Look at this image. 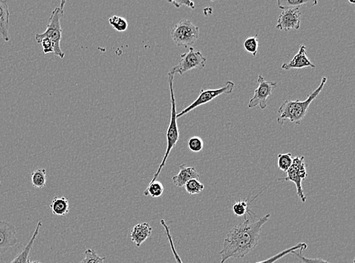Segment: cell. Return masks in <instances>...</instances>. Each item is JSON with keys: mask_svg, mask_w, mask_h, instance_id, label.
Wrapping results in <instances>:
<instances>
[{"mask_svg": "<svg viewBox=\"0 0 355 263\" xmlns=\"http://www.w3.org/2000/svg\"><path fill=\"white\" fill-rule=\"evenodd\" d=\"M270 214H267L256 221L245 219L243 222L230 229L224 239L220 251L221 263L228 259L243 258L256 248L261 238V229L269 221Z\"/></svg>", "mask_w": 355, "mask_h": 263, "instance_id": "1", "label": "cell"}, {"mask_svg": "<svg viewBox=\"0 0 355 263\" xmlns=\"http://www.w3.org/2000/svg\"><path fill=\"white\" fill-rule=\"evenodd\" d=\"M327 81V78L326 77L322 78L319 87L309 94L305 101L296 100L294 101H286L282 103L278 109V113L279 114V116L277 118L278 124L279 125H283L286 121H289L298 125L301 124L302 120L307 115L309 106L322 91Z\"/></svg>", "mask_w": 355, "mask_h": 263, "instance_id": "2", "label": "cell"}, {"mask_svg": "<svg viewBox=\"0 0 355 263\" xmlns=\"http://www.w3.org/2000/svg\"><path fill=\"white\" fill-rule=\"evenodd\" d=\"M173 77H174V75H173V74L169 72L168 84L170 93L171 115H170V123H169L168 127H167V132H166L167 148H166L165 154H164L162 161H161V164H160L159 167H158V171H157L156 173L154 175L153 178H152L150 182H153V181H156L157 178H158L160 173H161V170H162L163 167L165 166L166 161H167V158H168L170 152L176 147V143L179 141L180 132L179 129H178V121H176V120H178V118H176V115H178V113H176V100H175V95L173 87Z\"/></svg>", "mask_w": 355, "mask_h": 263, "instance_id": "3", "label": "cell"}, {"mask_svg": "<svg viewBox=\"0 0 355 263\" xmlns=\"http://www.w3.org/2000/svg\"><path fill=\"white\" fill-rule=\"evenodd\" d=\"M65 3V0H62L60 3V6L52 11L50 18V22L45 32L42 34H37L35 36L36 41L41 38H49L54 45V54L61 58H64V53L61 50V46H60L61 35H62V29H61L60 21L64 14Z\"/></svg>", "mask_w": 355, "mask_h": 263, "instance_id": "4", "label": "cell"}, {"mask_svg": "<svg viewBox=\"0 0 355 263\" xmlns=\"http://www.w3.org/2000/svg\"><path fill=\"white\" fill-rule=\"evenodd\" d=\"M170 35L176 46L187 48L199 39V28L190 20L183 19L173 26Z\"/></svg>", "mask_w": 355, "mask_h": 263, "instance_id": "5", "label": "cell"}, {"mask_svg": "<svg viewBox=\"0 0 355 263\" xmlns=\"http://www.w3.org/2000/svg\"><path fill=\"white\" fill-rule=\"evenodd\" d=\"M206 61L207 59L205 57L203 56L200 51L195 50L193 47H190L187 53L181 55L179 64L173 66L170 69V72L173 75L179 74L182 75L193 69L202 70L205 67Z\"/></svg>", "mask_w": 355, "mask_h": 263, "instance_id": "6", "label": "cell"}, {"mask_svg": "<svg viewBox=\"0 0 355 263\" xmlns=\"http://www.w3.org/2000/svg\"><path fill=\"white\" fill-rule=\"evenodd\" d=\"M306 167L307 166L304 162V156H296L293 158V164L287 172V176L279 179V181H291L294 183L297 189L298 196L300 198L302 203H305L307 201L302 184V180L305 179L307 177Z\"/></svg>", "mask_w": 355, "mask_h": 263, "instance_id": "7", "label": "cell"}, {"mask_svg": "<svg viewBox=\"0 0 355 263\" xmlns=\"http://www.w3.org/2000/svg\"><path fill=\"white\" fill-rule=\"evenodd\" d=\"M234 87V83L233 81H228L227 82H226L225 85L221 87V88L215 89V90H201L200 93H199L197 99L194 102L192 103L190 106H187L184 110L181 111L180 113H178L176 115V118L184 116L186 114L191 112L193 109L199 107V106L204 105V104L210 102V101H213L214 99L221 96V95L230 94L233 92Z\"/></svg>", "mask_w": 355, "mask_h": 263, "instance_id": "8", "label": "cell"}, {"mask_svg": "<svg viewBox=\"0 0 355 263\" xmlns=\"http://www.w3.org/2000/svg\"><path fill=\"white\" fill-rule=\"evenodd\" d=\"M258 88L255 90V94L250 100L248 107L253 109L258 106L261 110H264L267 106V99L277 87L278 84L274 81H266L261 75H258Z\"/></svg>", "mask_w": 355, "mask_h": 263, "instance_id": "9", "label": "cell"}, {"mask_svg": "<svg viewBox=\"0 0 355 263\" xmlns=\"http://www.w3.org/2000/svg\"><path fill=\"white\" fill-rule=\"evenodd\" d=\"M301 15L299 9L282 10L276 22V28L283 31L299 30L301 26Z\"/></svg>", "mask_w": 355, "mask_h": 263, "instance_id": "10", "label": "cell"}, {"mask_svg": "<svg viewBox=\"0 0 355 263\" xmlns=\"http://www.w3.org/2000/svg\"><path fill=\"white\" fill-rule=\"evenodd\" d=\"M18 243L15 226L7 221H0V255L15 247Z\"/></svg>", "mask_w": 355, "mask_h": 263, "instance_id": "11", "label": "cell"}, {"mask_svg": "<svg viewBox=\"0 0 355 263\" xmlns=\"http://www.w3.org/2000/svg\"><path fill=\"white\" fill-rule=\"evenodd\" d=\"M307 67L315 69L314 64L307 58V54H306V47L304 45L300 46L299 52L293 57V59L290 60L289 62L282 64V69L287 71L291 70V69H304V68Z\"/></svg>", "mask_w": 355, "mask_h": 263, "instance_id": "12", "label": "cell"}, {"mask_svg": "<svg viewBox=\"0 0 355 263\" xmlns=\"http://www.w3.org/2000/svg\"><path fill=\"white\" fill-rule=\"evenodd\" d=\"M179 168V173L172 177V181L176 187H184L190 180L199 179L200 178L195 168L188 167L186 164L181 165Z\"/></svg>", "mask_w": 355, "mask_h": 263, "instance_id": "13", "label": "cell"}, {"mask_svg": "<svg viewBox=\"0 0 355 263\" xmlns=\"http://www.w3.org/2000/svg\"><path fill=\"white\" fill-rule=\"evenodd\" d=\"M152 234V227L149 223L144 222L136 224L130 232L131 241L136 247H140Z\"/></svg>", "mask_w": 355, "mask_h": 263, "instance_id": "14", "label": "cell"}, {"mask_svg": "<svg viewBox=\"0 0 355 263\" xmlns=\"http://www.w3.org/2000/svg\"><path fill=\"white\" fill-rule=\"evenodd\" d=\"M9 18L10 12L7 1L0 0V35L6 42H9L10 41L9 31Z\"/></svg>", "mask_w": 355, "mask_h": 263, "instance_id": "15", "label": "cell"}, {"mask_svg": "<svg viewBox=\"0 0 355 263\" xmlns=\"http://www.w3.org/2000/svg\"><path fill=\"white\" fill-rule=\"evenodd\" d=\"M41 226H42V221H38L34 232H33L31 238H30L29 242L27 243L26 247H24V250H23L10 263H27V262H28L29 255H30V250H31L32 247H33L37 237L39 235L40 228H41Z\"/></svg>", "mask_w": 355, "mask_h": 263, "instance_id": "16", "label": "cell"}, {"mask_svg": "<svg viewBox=\"0 0 355 263\" xmlns=\"http://www.w3.org/2000/svg\"><path fill=\"white\" fill-rule=\"evenodd\" d=\"M50 207L52 213L58 216H65L70 211L68 200L66 199L64 196L54 198Z\"/></svg>", "mask_w": 355, "mask_h": 263, "instance_id": "17", "label": "cell"}, {"mask_svg": "<svg viewBox=\"0 0 355 263\" xmlns=\"http://www.w3.org/2000/svg\"><path fill=\"white\" fill-rule=\"evenodd\" d=\"M278 8L282 10L286 9H299L302 6H315L318 4L316 0H277Z\"/></svg>", "mask_w": 355, "mask_h": 263, "instance_id": "18", "label": "cell"}, {"mask_svg": "<svg viewBox=\"0 0 355 263\" xmlns=\"http://www.w3.org/2000/svg\"><path fill=\"white\" fill-rule=\"evenodd\" d=\"M307 244H305V243H299L297 245H295L293 246V247H290V248L287 249V250H283V251L280 252V253H277L276 255H274V256L266 259V260L255 263H274L276 262V261L279 260V259H280L281 258L290 254V253H293V252L295 251L303 252L304 250H307Z\"/></svg>", "mask_w": 355, "mask_h": 263, "instance_id": "19", "label": "cell"}, {"mask_svg": "<svg viewBox=\"0 0 355 263\" xmlns=\"http://www.w3.org/2000/svg\"><path fill=\"white\" fill-rule=\"evenodd\" d=\"M31 182L35 188H44L47 184V172L45 169L35 170L31 175Z\"/></svg>", "mask_w": 355, "mask_h": 263, "instance_id": "20", "label": "cell"}, {"mask_svg": "<svg viewBox=\"0 0 355 263\" xmlns=\"http://www.w3.org/2000/svg\"><path fill=\"white\" fill-rule=\"evenodd\" d=\"M164 190V187L162 183L155 181L149 184L148 187L144 190V193L147 196H150L151 198H158L163 194Z\"/></svg>", "mask_w": 355, "mask_h": 263, "instance_id": "21", "label": "cell"}, {"mask_svg": "<svg viewBox=\"0 0 355 263\" xmlns=\"http://www.w3.org/2000/svg\"><path fill=\"white\" fill-rule=\"evenodd\" d=\"M109 22L111 26L118 32L125 31L128 27V22H127V19L123 17L114 15L109 18Z\"/></svg>", "mask_w": 355, "mask_h": 263, "instance_id": "22", "label": "cell"}, {"mask_svg": "<svg viewBox=\"0 0 355 263\" xmlns=\"http://www.w3.org/2000/svg\"><path fill=\"white\" fill-rule=\"evenodd\" d=\"M186 190L190 195H196L202 193L204 189V184L199 179H191L185 184Z\"/></svg>", "mask_w": 355, "mask_h": 263, "instance_id": "23", "label": "cell"}, {"mask_svg": "<svg viewBox=\"0 0 355 263\" xmlns=\"http://www.w3.org/2000/svg\"><path fill=\"white\" fill-rule=\"evenodd\" d=\"M292 153H280L278 155L277 165L278 168L282 172H287L292 164H293V158L292 157Z\"/></svg>", "mask_w": 355, "mask_h": 263, "instance_id": "24", "label": "cell"}, {"mask_svg": "<svg viewBox=\"0 0 355 263\" xmlns=\"http://www.w3.org/2000/svg\"><path fill=\"white\" fill-rule=\"evenodd\" d=\"M105 257H101L94 250L87 249L84 251V258L80 263H104Z\"/></svg>", "mask_w": 355, "mask_h": 263, "instance_id": "25", "label": "cell"}, {"mask_svg": "<svg viewBox=\"0 0 355 263\" xmlns=\"http://www.w3.org/2000/svg\"><path fill=\"white\" fill-rule=\"evenodd\" d=\"M160 223H161V225H162L163 227H164V232H165L166 236H167V240H168L170 250H171L172 253H173V256H174L175 258V260H176V263H184L183 262V261L181 260L179 255H178L176 249H175L174 244H173V238H172L171 234H170V228H169L168 226H167V224H166L165 221H164V219L160 220Z\"/></svg>", "mask_w": 355, "mask_h": 263, "instance_id": "26", "label": "cell"}, {"mask_svg": "<svg viewBox=\"0 0 355 263\" xmlns=\"http://www.w3.org/2000/svg\"><path fill=\"white\" fill-rule=\"evenodd\" d=\"M257 37H258V35H255L254 37L247 38V39L244 41L243 44L245 51L251 53L254 57L256 56L257 53H258V46H259Z\"/></svg>", "mask_w": 355, "mask_h": 263, "instance_id": "27", "label": "cell"}, {"mask_svg": "<svg viewBox=\"0 0 355 263\" xmlns=\"http://www.w3.org/2000/svg\"><path fill=\"white\" fill-rule=\"evenodd\" d=\"M204 147V142L199 137H192L188 141V148L193 153H199Z\"/></svg>", "mask_w": 355, "mask_h": 263, "instance_id": "28", "label": "cell"}, {"mask_svg": "<svg viewBox=\"0 0 355 263\" xmlns=\"http://www.w3.org/2000/svg\"><path fill=\"white\" fill-rule=\"evenodd\" d=\"M233 212L237 216H243L250 212L248 210V203L247 201H238L233 204Z\"/></svg>", "mask_w": 355, "mask_h": 263, "instance_id": "29", "label": "cell"}, {"mask_svg": "<svg viewBox=\"0 0 355 263\" xmlns=\"http://www.w3.org/2000/svg\"><path fill=\"white\" fill-rule=\"evenodd\" d=\"M292 254L296 256L299 261L302 263H330L328 260H324L322 259H318V258H307L302 255V251H295L292 253Z\"/></svg>", "mask_w": 355, "mask_h": 263, "instance_id": "30", "label": "cell"}, {"mask_svg": "<svg viewBox=\"0 0 355 263\" xmlns=\"http://www.w3.org/2000/svg\"><path fill=\"white\" fill-rule=\"evenodd\" d=\"M37 42L42 46L44 54L54 53V45L49 38H41V39L37 40Z\"/></svg>", "mask_w": 355, "mask_h": 263, "instance_id": "31", "label": "cell"}, {"mask_svg": "<svg viewBox=\"0 0 355 263\" xmlns=\"http://www.w3.org/2000/svg\"><path fill=\"white\" fill-rule=\"evenodd\" d=\"M168 3H171V4L174 5L175 7L180 8L181 6H186L187 7L190 8V9H195V3L193 2L188 1H181V0H178V1H168Z\"/></svg>", "mask_w": 355, "mask_h": 263, "instance_id": "32", "label": "cell"}, {"mask_svg": "<svg viewBox=\"0 0 355 263\" xmlns=\"http://www.w3.org/2000/svg\"><path fill=\"white\" fill-rule=\"evenodd\" d=\"M27 263H43L41 262H39V261H30V259H29L28 262Z\"/></svg>", "mask_w": 355, "mask_h": 263, "instance_id": "33", "label": "cell"}, {"mask_svg": "<svg viewBox=\"0 0 355 263\" xmlns=\"http://www.w3.org/2000/svg\"><path fill=\"white\" fill-rule=\"evenodd\" d=\"M0 183H1V182H0Z\"/></svg>", "mask_w": 355, "mask_h": 263, "instance_id": "34", "label": "cell"}]
</instances>
